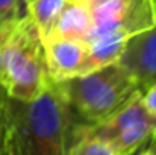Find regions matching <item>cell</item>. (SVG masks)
I'll use <instances>...</instances> for the list:
<instances>
[{"mask_svg":"<svg viewBox=\"0 0 156 155\" xmlns=\"http://www.w3.org/2000/svg\"><path fill=\"white\" fill-rule=\"evenodd\" d=\"M2 111L0 155H68L79 140V126L55 84L29 102L6 98Z\"/></svg>","mask_w":156,"mask_h":155,"instance_id":"cell-1","label":"cell"},{"mask_svg":"<svg viewBox=\"0 0 156 155\" xmlns=\"http://www.w3.org/2000/svg\"><path fill=\"white\" fill-rule=\"evenodd\" d=\"M50 84L43 38L30 17L0 28V85L6 96L29 102Z\"/></svg>","mask_w":156,"mask_h":155,"instance_id":"cell-2","label":"cell"},{"mask_svg":"<svg viewBox=\"0 0 156 155\" xmlns=\"http://www.w3.org/2000/svg\"><path fill=\"white\" fill-rule=\"evenodd\" d=\"M55 85L77 123L79 132L106 120L141 91L138 81L120 62Z\"/></svg>","mask_w":156,"mask_h":155,"instance_id":"cell-3","label":"cell"},{"mask_svg":"<svg viewBox=\"0 0 156 155\" xmlns=\"http://www.w3.org/2000/svg\"><path fill=\"white\" fill-rule=\"evenodd\" d=\"M156 132V117L144 106L141 91L106 120L82 129L80 137H91L106 143L115 154L130 155Z\"/></svg>","mask_w":156,"mask_h":155,"instance_id":"cell-4","label":"cell"},{"mask_svg":"<svg viewBox=\"0 0 156 155\" xmlns=\"http://www.w3.org/2000/svg\"><path fill=\"white\" fill-rule=\"evenodd\" d=\"M93 28L85 43L108 34L127 40L156 28V0H87Z\"/></svg>","mask_w":156,"mask_h":155,"instance_id":"cell-5","label":"cell"},{"mask_svg":"<svg viewBox=\"0 0 156 155\" xmlns=\"http://www.w3.org/2000/svg\"><path fill=\"white\" fill-rule=\"evenodd\" d=\"M43 46L50 82H64L67 79L87 73V43L59 37H49L43 40Z\"/></svg>","mask_w":156,"mask_h":155,"instance_id":"cell-6","label":"cell"},{"mask_svg":"<svg viewBox=\"0 0 156 155\" xmlns=\"http://www.w3.org/2000/svg\"><path fill=\"white\" fill-rule=\"evenodd\" d=\"M118 62L138 81L141 90L156 82V28L130 38Z\"/></svg>","mask_w":156,"mask_h":155,"instance_id":"cell-7","label":"cell"},{"mask_svg":"<svg viewBox=\"0 0 156 155\" xmlns=\"http://www.w3.org/2000/svg\"><path fill=\"white\" fill-rule=\"evenodd\" d=\"M91 28L93 20L87 0H67L50 37H59L85 43L91 32Z\"/></svg>","mask_w":156,"mask_h":155,"instance_id":"cell-8","label":"cell"},{"mask_svg":"<svg viewBox=\"0 0 156 155\" xmlns=\"http://www.w3.org/2000/svg\"><path fill=\"white\" fill-rule=\"evenodd\" d=\"M127 38L118 34H108L88 41V59H87V73L99 70L102 67L115 64L120 61L126 49ZM85 73V75H87Z\"/></svg>","mask_w":156,"mask_h":155,"instance_id":"cell-9","label":"cell"},{"mask_svg":"<svg viewBox=\"0 0 156 155\" xmlns=\"http://www.w3.org/2000/svg\"><path fill=\"white\" fill-rule=\"evenodd\" d=\"M65 2L67 0H32L27 5V14L43 40L53 34Z\"/></svg>","mask_w":156,"mask_h":155,"instance_id":"cell-10","label":"cell"},{"mask_svg":"<svg viewBox=\"0 0 156 155\" xmlns=\"http://www.w3.org/2000/svg\"><path fill=\"white\" fill-rule=\"evenodd\" d=\"M68 155H118L115 154L106 143L91 138V137H80L70 149Z\"/></svg>","mask_w":156,"mask_h":155,"instance_id":"cell-11","label":"cell"},{"mask_svg":"<svg viewBox=\"0 0 156 155\" xmlns=\"http://www.w3.org/2000/svg\"><path fill=\"white\" fill-rule=\"evenodd\" d=\"M27 15V3L24 0H0V28Z\"/></svg>","mask_w":156,"mask_h":155,"instance_id":"cell-12","label":"cell"},{"mask_svg":"<svg viewBox=\"0 0 156 155\" xmlns=\"http://www.w3.org/2000/svg\"><path fill=\"white\" fill-rule=\"evenodd\" d=\"M141 98H143V103L146 109L153 117H156V82L141 90Z\"/></svg>","mask_w":156,"mask_h":155,"instance_id":"cell-13","label":"cell"},{"mask_svg":"<svg viewBox=\"0 0 156 155\" xmlns=\"http://www.w3.org/2000/svg\"><path fill=\"white\" fill-rule=\"evenodd\" d=\"M153 137V135H152ZM152 137L147 140V142H144L135 152H132L130 155H150V146H152Z\"/></svg>","mask_w":156,"mask_h":155,"instance_id":"cell-14","label":"cell"},{"mask_svg":"<svg viewBox=\"0 0 156 155\" xmlns=\"http://www.w3.org/2000/svg\"><path fill=\"white\" fill-rule=\"evenodd\" d=\"M150 155H156V132L152 137V146H150Z\"/></svg>","mask_w":156,"mask_h":155,"instance_id":"cell-15","label":"cell"},{"mask_svg":"<svg viewBox=\"0 0 156 155\" xmlns=\"http://www.w3.org/2000/svg\"><path fill=\"white\" fill-rule=\"evenodd\" d=\"M6 98H8V96H6L5 90H3V88H2V85H0V106H2V105L5 103V101H6Z\"/></svg>","mask_w":156,"mask_h":155,"instance_id":"cell-16","label":"cell"},{"mask_svg":"<svg viewBox=\"0 0 156 155\" xmlns=\"http://www.w3.org/2000/svg\"><path fill=\"white\" fill-rule=\"evenodd\" d=\"M3 105L0 106V142H2V125H3V111H2Z\"/></svg>","mask_w":156,"mask_h":155,"instance_id":"cell-17","label":"cell"},{"mask_svg":"<svg viewBox=\"0 0 156 155\" xmlns=\"http://www.w3.org/2000/svg\"><path fill=\"white\" fill-rule=\"evenodd\" d=\"M24 2H26V3H27V5H29V3H30V2H32V0H24Z\"/></svg>","mask_w":156,"mask_h":155,"instance_id":"cell-18","label":"cell"},{"mask_svg":"<svg viewBox=\"0 0 156 155\" xmlns=\"http://www.w3.org/2000/svg\"><path fill=\"white\" fill-rule=\"evenodd\" d=\"M68 2H73V0H68Z\"/></svg>","mask_w":156,"mask_h":155,"instance_id":"cell-19","label":"cell"}]
</instances>
